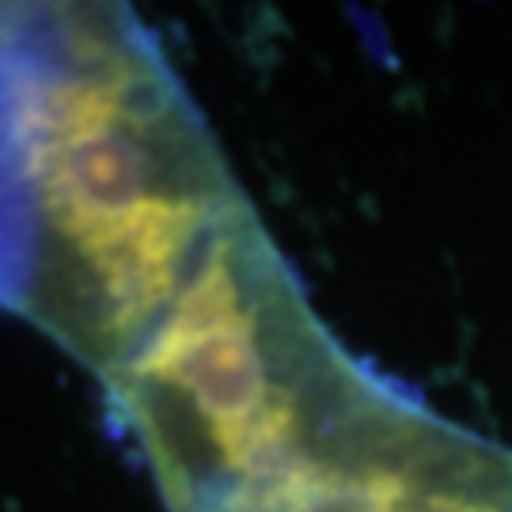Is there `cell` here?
Segmentation results:
<instances>
[{
    "instance_id": "1",
    "label": "cell",
    "mask_w": 512,
    "mask_h": 512,
    "mask_svg": "<svg viewBox=\"0 0 512 512\" xmlns=\"http://www.w3.org/2000/svg\"><path fill=\"white\" fill-rule=\"evenodd\" d=\"M247 205L126 4H0V308L107 380Z\"/></svg>"
},
{
    "instance_id": "2",
    "label": "cell",
    "mask_w": 512,
    "mask_h": 512,
    "mask_svg": "<svg viewBox=\"0 0 512 512\" xmlns=\"http://www.w3.org/2000/svg\"><path fill=\"white\" fill-rule=\"evenodd\" d=\"M103 387L167 512H315L429 410L330 334L251 202Z\"/></svg>"
}]
</instances>
